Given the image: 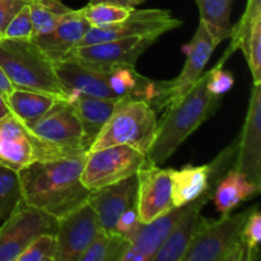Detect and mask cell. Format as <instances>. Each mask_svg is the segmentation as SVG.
Here are the masks:
<instances>
[{
    "instance_id": "1",
    "label": "cell",
    "mask_w": 261,
    "mask_h": 261,
    "mask_svg": "<svg viewBox=\"0 0 261 261\" xmlns=\"http://www.w3.org/2000/svg\"><path fill=\"white\" fill-rule=\"evenodd\" d=\"M86 155L35 161L18 172L22 199L59 219L88 200L91 190L81 181Z\"/></svg>"
},
{
    "instance_id": "2",
    "label": "cell",
    "mask_w": 261,
    "mask_h": 261,
    "mask_svg": "<svg viewBox=\"0 0 261 261\" xmlns=\"http://www.w3.org/2000/svg\"><path fill=\"white\" fill-rule=\"evenodd\" d=\"M219 106V97L206 88V73L188 94L175 105L166 109L152 147L147 153V161L161 166L170 160L177 148L208 119H211Z\"/></svg>"
},
{
    "instance_id": "3",
    "label": "cell",
    "mask_w": 261,
    "mask_h": 261,
    "mask_svg": "<svg viewBox=\"0 0 261 261\" xmlns=\"http://www.w3.org/2000/svg\"><path fill=\"white\" fill-rule=\"evenodd\" d=\"M0 65L15 89L38 92L69 101V94L56 75L55 63L32 40L2 38Z\"/></svg>"
},
{
    "instance_id": "4",
    "label": "cell",
    "mask_w": 261,
    "mask_h": 261,
    "mask_svg": "<svg viewBox=\"0 0 261 261\" xmlns=\"http://www.w3.org/2000/svg\"><path fill=\"white\" fill-rule=\"evenodd\" d=\"M36 161H54L86 155L83 129L69 101L56 99L51 109L27 126Z\"/></svg>"
},
{
    "instance_id": "5",
    "label": "cell",
    "mask_w": 261,
    "mask_h": 261,
    "mask_svg": "<svg viewBox=\"0 0 261 261\" xmlns=\"http://www.w3.org/2000/svg\"><path fill=\"white\" fill-rule=\"evenodd\" d=\"M157 129V111L147 101L139 98L119 99L89 150L125 144L147 155L155 139Z\"/></svg>"
},
{
    "instance_id": "6",
    "label": "cell",
    "mask_w": 261,
    "mask_h": 261,
    "mask_svg": "<svg viewBox=\"0 0 261 261\" xmlns=\"http://www.w3.org/2000/svg\"><path fill=\"white\" fill-rule=\"evenodd\" d=\"M251 209L219 219L199 217L184 261H247L242 227Z\"/></svg>"
},
{
    "instance_id": "7",
    "label": "cell",
    "mask_w": 261,
    "mask_h": 261,
    "mask_svg": "<svg viewBox=\"0 0 261 261\" xmlns=\"http://www.w3.org/2000/svg\"><path fill=\"white\" fill-rule=\"evenodd\" d=\"M216 47V42L204 23L199 22L195 35L185 47L186 60L181 73L172 81L153 82L152 96L148 99L150 107L154 111H165L188 94L203 76Z\"/></svg>"
},
{
    "instance_id": "8",
    "label": "cell",
    "mask_w": 261,
    "mask_h": 261,
    "mask_svg": "<svg viewBox=\"0 0 261 261\" xmlns=\"http://www.w3.org/2000/svg\"><path fill=\"white\" fill-rule=\"evenodd\" d=\"M145 162L147 157L143 153L125 144L89 150L84 160L81 181L88 190H99L135 176Z\"/></svg>"
},
{
    "instance_id": "9",
    "label": "cell",
    "mask_w": 261,
    "mask_h": 261,
    "mask_svg": "<svg viewBox=\"0 0 261 261\" xmlns=\"http://www.w3.org/2000/svg\"><path fill=\"white\" fill-rule=\"evenodd\" d=\"M58 219L20 201L0 224V261H17L28 245L43 233H55Z\"/></svg>"
},
{
    "instance_id": "10",
    "label": "cell",
    "mask_w": 261,
    "mask_h": 261,
    "mask_svg": "<svg viewBox=\"0 0 261 261\" xmlns=\"http://www.w3.org/2000/svg\"><path fill=\"white\" fill-rule=\"evenodd\" d=\"M182 24L165 9H133L121 22L102 27H89L76 47L129 37H155Z\"/></svg>"
},
{
    "instance_id": "11",
    "label": "cell",
    "mask_w": 261,
    "mask_h": 261,
    "mask_svg": "<svg viewBox=\"0 0 261 261\" xmlns=\"http://www.w3.org/2000/svg\"><path fill=\"white\" fill-rule=\"evenodd\" d=\"M155 37H129L75 47L68 58L105 73L117 66H135L138 59L157 41Z\"/></svg>"
},
{
    "instance_id": "12",
    "label": "cell",
    "mask_w": 261,
    "mask_h": 261,
    "mask_svg": "<svg viewBox=\"0 0 261 261\" xmlns=\"http://www.w3.org/2000/svg\"><path fill=\"white\" fill-rule=\"evenodd\" d=\"M101 231L98 218L88 201L58 219L56 261H81L92 240Z\"/></svg>"
},
{
    "instance_id": "13",
    "label": "cell",
    "mask_w": 261,
    "mask_h": 261,
    "mask_svg": "<svg viewBox=\"0 0 261 261\" xmlns=\"http://www.w3.org/2000/svg\"><path fill=\"white\" fill-rule=\"evenodd\" d=\"M137 208L140 223H149L175 206L172 168L162 170L147 161L137 172Z\"/></svg>"
},
{
    "instance_id": "14",
    "label": "cell",
    "mask_w": 261,
    "mask_h": 261,
    "mask_svg": "<svg viewBox=\"0 0 261 261\" xmlns=\"http://www.w3.org/2000/svg\"><path fill=\"white\" fill-rule=\"evenodd\" d=\"M233 168L261 188V83L252 87Z\"/></svg>"
},
{
    "instance_id": "15",
    "label": "cell",
    "mask_w": 261,
    "mask_h": 261,
    "mask_svg": "<svg viewBox=\"0 0 261 261\" xmlns=\"http://www.w3.org/2000/svg\"><path fill=\"white\" fill-rule=\"evenodd\" d=\"M221 177L222 175L216 176L212 180L211 185L198 199L186 204L182 216L176 222L173 228L154 254L152 261H184V256L196 229L201 209L212 200L214 188Z\"/></svg>"
},
{
    "instance_id": "16",
    "label": "cell",
    "mask_w": 261,
    "mask_h": 261,
    "mask_svg": "<svg viewBox=\"0 0 261 261\" xmlns=\"http://www.w3.org/2000/svg\"><path fill=\"white\" fill-rule=\"evenodd\" d=\"M137 175L92 191L87 201L96 212L102 231L115 233L119 217L137 201Z\"/></svg>"
},
{
    "instance_id": "17",
    "label": "cell",
    "mask_w": 261,
    "mask_h": 261,
    "mask_svg": "<svg viewBox=\"0 0 261 261\" xmlns=\"http://www.w3.org/2000/svg\"><path fill=\"white\" fill-rule=\"evenodd\" d=\"M91 27L82 9H71L58 24L43 35L32 37V42L54 63L65 60L69 53L78 46Z\"/></svg>"
},
{
    "instance_id": "18",
    "label": "cell",
    "mask_w": 261,
    "mask_h": 261,
    "mask_svg": "<svg viewBox=\"0 0 261 261\" xmlns=\"http://www.w3.org/2000/svg\"><path fill=\"white\" fill-rule=\"evenodd\" d=\"M36 161L27 126L10 112L0 119V166L19 172Z\"/></svg>"
},
{
    "instance_id": "19",
    "label": "cell",
    "mask_w": 261,
    "mask_h": 261,
    "mask_svg": "<svg viewBox=\"0 0 261 261\" xmlns=\"http://www.w3.org/2000/svg\"><path fill=\"white\" fill-rule=\"evenodd\" d=\"M55 71L69 98L74 94H87L119 101L110 89L106 75L102 71L94 70L71 59L56 61Z\"/></svg>"
},
{
    "instance_id": "20",
    "label": "cell",
    "mask_w": 261,
    "mask_h": 261,
    "mask_svg": "<svg viewBox=\"0 0 261 261\" xmlns=\"http://www.w3.org/2000/svg\"><path fill=\"white\" fill-rule=\"evenodd\" d=\"M69 103L71 105L81 121L84 144L89 150L93 140L111 116L116 101L87 94H74L69 98Z\"/></svg>"
},
{
    "instance_id": "21",
    "label": "cell",
    "mask_w": 261,
    "mask_h": 261,
    "mask_svg": "<svg viewBox=\"0 0 261 261\" xmlns=\"http://www.w3.org/2000/svg\"><path fill=\"white\" fill-rule=\"evenodd\" d=\"M260 189V186L251 182L240 171L231 167L217 182L212 200L214 201L217 212L226 216L242 201L259 194Z\"/></svg>"
},
{
    "instance_id": "22",
    "label": "cell",
    "mask_w": 261,
    "mask_h": 261,
    "mask_svg": "<svg viewBox=\"0 0 261 261\" xmlns=\"http://www.w3.org/2000/svg\"><path fill=\"white\" fill-rule=\"evenodd\" d=\"M233 2L234 0H195L200 22L204 23L217 46L231 37L233 27L231 23Z\"/></svg>"
},
{
    "instance_id": "23",
    "label": "cell",
    "mask_w": 261,
    "mask_h": 261,
    "mask_svg": "<svg viewBox=\"0 0 261 261\" xmlns=\"http://www.w3.org/2000/svg\"><path fill=\"white\" fill-rule=\"evenodd\" d=\"M56 98L38 92L14 89L7 98L10 112L17 116L25 126L35 124L55 103Z\"/></svg>"
},
{
    "instance_id": "24",
    "label": "cell",
    "mask_w": 261,
    "mask_h": 261,
    "mask_svg": "<svg viewBox=\"0 0 261 261\" xmlns=\"http://www.w3.org/2000/svg\"><path fill=\"white\" fill-rule=\"evenodd\" d=\"M28 7L33 25L32 37L53 30L59 20L71 10L60 0H30Z\"/></svg>"
},
{
    "instance_id": "25",
    "label": "cell",
    "mask_w": 261,
    "mask_h": 261,
    "mask_svg": "<svg viewBox=\"0 0 261 261\" xmlns=\"http://www.w3.org/2000/svg\"><path fill=\"white\" fill-rule=\"evenodd\" d=\"M124 246V237L101 229L82 255L81 261H120Z\"/></svg>"
},
{
    "instance_id": "26",
    "label": "cell",
    "mask_w": 261,
    "mask_h": 261,
    "mask_svg": "<svg viewBox=\"0 0 261 261\" xmlns=\"http://www.w3.org/2000/svg\"><path fill=\"white\" fill-rule=\"evenodd\" d=\"M22 189L18 172L0 166V224L22 201Z\"/></svg>"
},
{
    "instance_id": "27",
    "label": "cell",
    "mask_w": 261,
    "mask_h": 261,
    "mask_svg": "<svg viewBox=\"0 0 261 261\" xmlns=\"http://www.w3.org/2000/svg\"><path fill=\"white\" fill-rule=\"evenodd\" d=\"M133 9L134 8H126L112 3L97 2L87 4L86 7L82 8V12L91 27H102V25L121 22Z\"/></svg>"
},
{
    "instance_id": "28",
    "label": "cell",
    "mask_w": 261,
    "mask_h": 261,
    "mask_svg": "<svg viewBox=\"0 0 261 261\" xmlns=\"http://www.w3.org/2000/svg\"><path fill=\"white\" fill-rule=\"evenodd\" d=\"M56 252L55 233H43L28 245L17 261H56Z\"/></svg>"
},
{
    "instance_id": "29",
    "label": "cell",
    "mask_w": 261,
    "mask_h": 261,
    "mask_svg": "<svg viewBox=\"0 0 261 261\" xmlns=\"http://www.w3.org/2000/svg\"><path fill=\"white\" fill-rule=\"evenodd\" d=\"M242 239L247 250V261H256L260 257L261 214L257 205L252 206L242 227Z\"/></svg>"
},
{
    "instance_id": "30",
    "label": "cell",
    "mask_w": 261,
    "mask_h": 261,
    "mask_svg": "<svg viewBox=\"0 0 261 261\" xmlns=\"http://www.w3.org/2000/svg\"><path fill=\"white\" fill-rule=\"evenodd\" d=\"M33 33L32 19H31L30 7L25 4L14 17L10 19L3 33V38L9 40H31Z\"/></svg>"
},
{
    "instance_id": "31",
    "label": "cell",
    "mask_w": 261,
    "mask_h": 261,
    "mask_svg": "<svg viewBox=\"0 0 261 261\" xmlns=\"http://www.w3.org/2000/svg\"><path fill=\"white\" fill-rule=\"evenodd\" d=\"M223 61L214 66L212 70L206 71V88L212 94L217 97H221L226 92L233 87L234 78L229 71L222 69Z\"/></svg>"
},
{
    "instance_id": "32",
    "label": "cell",
    "mask_w": 261,
    "mask_h": 261,
    "mask_svg": "<svg viewBox=\"0 0 261 261\" xmlns=\"http://www.w3.org/2000/svg\"><path fill=\"white\" fill-rule=\"evenodd\" d=\"M138 223H139V217H138L137 201H135L119 217L116 226H115V233L126 237L137 227Z\"/></svg>"
},
{
    "instance_id": "33",
    "label": "cell",
    "mask_w": 261,
    "mask_h": 261,
    "mask_svg": "<svg viewBox=\"0 0 261 261\" xmlns=\"http://www.w3.org/2000/svg\"><path fill=\"white\" fill-rule=\"evenodd\" d=\"M28 2L30 0H0V35L3 36L10 19L28 4Z\"/></svg>"
},
{
    "instance_id": "34",
    "label": "cell",
    "mask_w": 261,
    "mask_h": 261,
    "mask_svg": "<svg viewBox=\"0 0 261 261\" xmlns=\"http://www.w3.org/2000/svg\"><path fill=\"white\" fill-rule=\"evenodd\" d=\"M14 86L12 84L10 79L8 78L7 73L4 71V69L0 65V94L4 97L5 99L12 94V92L14 91Z\"/></svg>"
},
{
    "instance_id": "35",
    "label": "cell",
    "mask_w": 261,
    "mask_h": 261,
    "mask_svg": "<svg viewBox=\"0 0 261 261\" xmlns=\"http://www.w3.org/2000/svg\"><path fill=\"white\" fill-rule=\"evenodd\" d=\"M97 2H107V3H112V4L122 5V7H126V8H135L137 5L142 4L144 0H91L89 3H97Z\"/></svg>"
},
{
    "instance_id": "36",
    "label": "cell",
    "mask_w": 261,
    "mask_h": 261,
    "mask_svg": "<svg viewBox=\"0 0 261 261\" xmlns=\"http://www.w3.org/2000/svg\"><path fill=\"white\" fill-rule=\"evenodd\" d=\"M10 114V110H9V106H8V102L7 99L4 98V97L0 94V119H2L3 116H5V115Z\"/></svg>"
},
{
    "instance_id": "37",
    "label": "cell",
    "mask_w": 261,
    "mask_h": 261,
    "mask_svg": "<svg viewBox=\"0 0 261 261\" xmlns=\"http://www.w3.org/2000/svg\"><path fill=\"white\" fill-rule=\"evenodd\" d=\"M2 38H3V36H2V35H0V41H2Z\"/></svg>"
}]
</instances>
